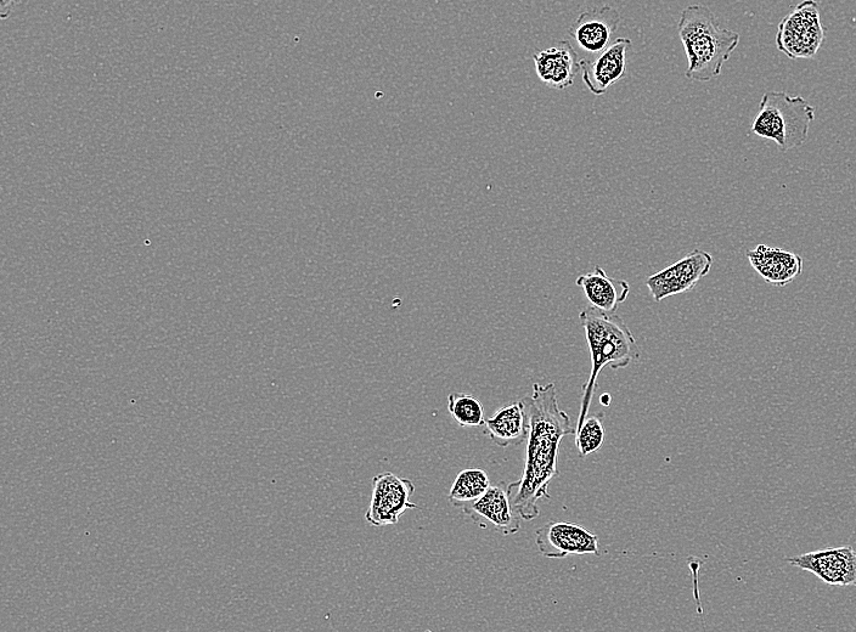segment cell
<instances>
[{"instance_id":"1","label":"cell","mask_w":856,"mask_h":632,"mask_svg":"<svg viewBox=\"0 0 856 632\" xmlns=\"http://www.w3.org/2000/svg\"><path fill=\"white\" fill-rule=\"evenodd\" d=\"M521 402L528 419L526 464L521 478L509 484V493L518 516L532 521L539 516V501L550 499L549 485L559 476L562 440L577 431L571 417L560 408L554 383H534L531 397Z\"/></svg>"},{"instance_id":"2","label":"cell","mask_w":856,"mask_h":632,"mask_svg":"<svg viewBox=\"0 0 856 632\" xmlns=\"http://www.w3.org/2000/svg\"><path fill=\"white\" fill-rule=\"evenodd\" d=\"M579 320L587 337L593 368L583 386L576 431L588 417L601 371L606 366L612 370L625 369L640 359L639 344L621 316L589 306L579 313Z\"/></svg>"},{"instance_id":"3","label":"cell","mask_w":856,"mask_h":632,"mask_svg":"<svg viewBox=\"0 0 856 632\" xmlns=\"http://www.w3.org/2000/svg\"><path fill=\"white\" fill-rule=\"evenodd\" d=\"M678 33L689 64L685 77L694 82H709L720 76L725 62L740 44L739 33L720 26L705 5H691L683 10Z\"/></svg>"},{"instance_id":"4","label":"cell","mask_w":856,"mask_h":632,"mask_svg":"<svg viewBox=\"0 0 856 632\" xmlns=\"http://www.w3.org/2000/svg\"><path fill=\"white\" fill-rule=\"evenodd\" d=\"M815 109L802 97H790L785 92H768L760 101L752 133L774 140L782 152L799 148L808 139Z\"/></svg>"},{"instance_id":"5","label":"cell","mask_w":856,"mask_h":632,"mask_svg":"<svg viewBox=\"0 0 856 632\" xmlns=\"http://www.w3.org/2000/svg\"><path fill=\"white\" fill-rule=\"evenodd\" d=\"M824 38L818 3L804 0L781 21L777 28L776 47L792 60L810 59L818 53Z\"/></svg>"},{"instance_id":"6","label":"cell","mask_w":856,"mask_h":632,"mask_svg":"<svg viewBox=\"0 0 856 632\" xmlns=\"http://www.w3.org/2000/svg\"><path fill=\"white\" fill-rule=\"evenodd\" d=\"M415 493L414 483L397 474L384 472L373 479V496L365 513L366 522L373 527L394 526L410 509H418L410 498Z\"/></svg>"},{"instance_id":"7","label":"cell","mask_w":856,"mask_h":632,"mask_svg":"<svg viewBox=\"0 0 856 632\" xmlns=\"http://www.w3.org/2000/svg\"><path fill=\"white\" fill-rule=\"evenodd\" d=\"M618 11L610 5L584 11L568 30L580 61H591L610 47L619 26Z\"/></svg>"},{"instance_id":"8","label":"cell","mask_w":856,"mask_h":632,"mask_svg":"<svg viewBox=\"0 0 856 632\" xmlns=\"http://www.w3.org/2000/svg\"><path fill=\"white\" fill-rule=\"evenodd\" d=\"M713 267V257L708 252L694 250L680 261L647 278L646 285L656 302L681 295L695 289L698 281L705 278Z\"/></svg>"},{"instance_id":"9","label":"cell","mask_w":856,"mask_h":632,"mask_svg":"<svg viewBox=\"0 0 856 632\" xmlns=\"http://www.w3.org/2000/svg\"><path fill=\"white\" fill-rule=\"evenodd\" d=\"M540 555L553 560L568 556H599V538L576 523L550 521L535 532Z\"/></svg>"},{"instance_id":"10","label":"cell","mask_w":856,"mask_h":632,"mask_svg":"<svg viewBox=\"0 0 856 632\" xmlns=\"http://www.w3.org/2000/svg\"><path fill=\"white\" fill-rule=\"evenodd\" d=\"M791 566L813 573L829 585L856 586V551L852 547L803 553L787 558Z\"/></svg>"},{"instance_id":"11","label":"cell","mask_w":856,"mask_h":632,"mask_svg":"<svg viewBox=\"0 0 856 632\" xmlns=\"http://www.w3.org/2000/svg\"><path fill=\"white\" fill-rule=\"evenodd\" d=\"M463 512L478 526H492L503 535H514L521 529L522 518L511 504L509 484L505 482L491 485L480 499L465 505Z\"/></svg>"},{"instance_id":"12","label":"cell","mask_w":856,"mask_h":632,"mask_svg":"<svg viewBox=\"0 0 856 632\" xmlns=\"http://www.w3.org/2000/svg\"><path fill=\"white\" fill-rule=\"evenodd\" d=\"M632 47L628 38H617L605 52L591 61H580L585 86L596 97H602L627 72V52Z\"/></svg>"},{"instance_id":"13","label":"cell","mask_w":856,"mask_h":632,"mask_svg":"<svg viewBox=\"0 0 856 632\" xmlns=\"http://www.w3.org/2000/svg\"><path fill=\"white\" fill-rule=\"evenodd\" d=\"M535 71L545 86L563 90L571 87L580 72V59L570 41H560L533 54Z\"/></svg>"},{"instance_id":"14","label":"cell","mask_w":856,"mask_h":632,"mask_svg":"<svg viewBox=\"0 0 856 632\" xmlns=\"http://www.w3.org/2000/svg\"><path fill=\"white\" fill-rule=\"evenodd\" d=\"M749 263L770 285L782 287L802 274L803 259L781 248L759 245L747 252Z\"/></svg>"},{"instance_id":"15","label":"cell","mask_w":856,"mask_h":632,"mask_svg":"<svg viewBox=\"0 0 856 632\" xmlns=\"http://www.w3.org/2000/svg\"><path fill=\"white\" fill-rule=\"evenodd\" d=\"M582 287L591 306L616 313L619 304L627 301L630 285L625 280L610 278L604 269L596 265L594 272L580 275L576 281Z\"/></svg>"},{"instance_id":"16","label":"cell","mask_w":856,"mask_h":632,"mask_svg":"<svg viewBox=\"0 0 856 632\" xmlns=\"http://www.w3.org/2000/svg\"><path fill=\"white\" fill-rule=\"evenodd\" d=\"M484 433L500 448L518 447L528 436V419L521 400L504 406L484 422Z\"/></svg>"},{"instance_id":"17","label":"cell","mask_w":856,"mask_h":632,"mask_svg":"<svg viewBox=\"0 0 856 632\" xmlns=\"http://www.w3.org/2000/svg\"><path fill=\"white\" fill-rule=\"evenodd\" d=\"M491 488V481L486 471L481 468H469L461 471L453 483L449 493V502L454 507H463L480 499Z\"/></svg>"},{"instance_id":"18","label":"cell","mask_w":856,"mask_h":632,"mask_svg":"<svg viewBox=\"0 0 856 632\" xmlns=\"http://www.w3.org/2000/svg\"><path fill=\"white\" fill-rule=\"evenodd\" d=\"M448 410L458 425L464 428L481 427L486 422L482 403L471 394H449Z\"/></svg>"},{"instance_id":"19","label":"cell","mask_w":856,"mask_h":632,"mask_svg":"<svg viewBox=\"0 0 856 632\" xmlns=\"http://www.w3.org/2000/svg\"><path fill=\"white\" fill-rule=\"evenodd\" d=\"M604 414L587 417L576 432V444L580 456L587 457L600 450L605 439Z\"/></svg>"},{"instance_id":"20","label":"cell","mask_w":856,"mask_h":632,"mask_svg":"<svg viewBox=\"0 0 856 632\" xmlns=\"http://www.w3.org/2000/svg\"><path fill=\"white\" fill-rule=\"evenodd\" d=\"M16 0H0V16L5 20L11 14V10H13Z\"/></svg>"}]
</instances>
